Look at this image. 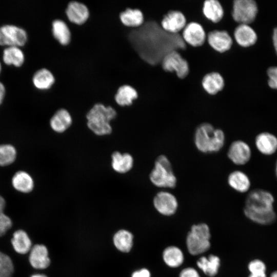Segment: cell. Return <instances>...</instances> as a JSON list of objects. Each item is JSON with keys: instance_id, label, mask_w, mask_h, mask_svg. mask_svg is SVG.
<instances>
[{"instance_id": "obj_1", "label": "cell", "mask_w": 277, "mask_h": 277, "mask_svg": "<svg viewBox=\"0 0 277 277\" xmlns=\"http://www.w3.org/2000/svg\"><path fill=\"white\" fill-rule=\"evenodd\" d=\"M127 39L139 57L146 63L157 66L165 55L185 50L187 44L181 35L165 31L156 21L144 20L140 26L129 27Z\"/></svg>"}, {"instance_id": "obj_2", "label": "cell", "mask_w": 277, "mask_h": 277, "mask_svg": "<svg viewBox=\"0 0 277 277\" xmlns=\"http://www.w3.org/2000/svg\"><path fill=\"white\" fill-rule=\"evenodd\" d=\"M275 199L271 192L256 188L248 193L243 208L245 215L252 222L264 226L273 224L277 216L274 208Z\"/></svg>"}, {"instance_id": "obj_3", "label": "cell", "mask_w": 277, "mask_h": 277, "mask_svg": "<svg viewBox=\"0 0 277 277\" xmlns=\"http://www.w3.org/2000/svg\"><path fill=\"white\" fill-rule=\"evenodd\" d=\"M194 143L197 149L203 153L220 151L225 143V134L221 129L215 128L211 124L203 123L196 128Z\"/></svg>"}, {"instance_id": "obj_4", "label": "cell", "mask_w": 277, "mask_h": 277, "mask_svg": "<svg viewBox=\"0 0 277 277\" xmlns=\"http://www.w3.org/2000/svg\"><path fill=\"white\" fill-rule=\"evenodd\" d=\"M117 115L116 110L111 105L95 103L86 113L87 126L96 135H109L112 131L110 123Z\"/></svg>"}, {"instance_id": "obj_5", "label": "cell", "mask_w": 277, "mask_h": 277, "mask_svg": "<svg viewBox=\"0 0 277 277\" xmlns=\"http://www.w3.org/2000/svg\"><path fill=\"white\" fill-rule=\"evenodd\" d=\"M149 179L153 185L159 188H173L177 184L171 163L164 154L158 156L154 167L149 174Z\"/></svg>"}, {"instance_id": "obj_6", "label": "cell", "mask_w": 277, "mask_h": 277, "mask_svg": "<svg viewBox=\"0 0 277 277\" xmlns=\"http://www.w3.org/2000/svg\"><path fill=\"white\" fill-rule=\"evenodd\" d=\"M161 66L162 70L168 73H174L180 80L186 78L190 73V66L186 60L177 50L172 51L163 57Z\"/></svg>"}, {"instance_id": "obj_7", "label": "cell", "mask_w": 277, "mask_h": 277, "mask_svg": "<svg viewBox=\"0 0 277 277\" xmlns=\"http://www.w3.org/2000/svg\"><path fill=\"white\" fill-rule=\"evenodd\" d=\"M258 13V6L253 0L233 1L231 16L239 24L249 25L253 23Z\"/></svg>"}, {"instance_id": "obj_8", "label": "cell", "mask_w": 277, "mask_h": 277, "mask_svg": "<svg viewBox=\"0 0 277 277\" xmlns=\"http://www.w3.org/2000/svg\"><path fill=\"white\" fill-rule=\"evenodd\" d=\"M26 31L23 28L12 24L0 26V45L7 46H22L27 41Z\"/></svg>"}, {"instance_id": "obj_9", "label": "cell", "mask_w": 277, "mask_h": 277, "mask_svg": "<svg viewBox=\"0 0 277 277\" xmlns=\"http://www.w3.org/2000/svg\"><path fill=\"white\" fill-rule=\"evenodd\" d=\"M184 41L192 48H200L204 46L207 35L203 26L196 22L187 23L182 30L181 35Z\"/></svg>"}, {"instance_id": "obj_10", "label": "cell", "mask_w": 277, "mask_h": 277, "mask_svg": "<svg viewBox=\"0 0 277 277\" xmlns=\"http://www.w3.org/2000/svg\"><path fill=\"white\" fill-rule=\"evenodd\" d=\"M206 41L211 48L219 53L230 51L233 45V39L226 30L210 31L207 34Z\"/></svg>"}, {"instance_id": "obj_11", "label": "cell", "mask_w": 277, "mask_h": 277, "mask_svg": "<svg viewBox=\"0 0 277 277\" xmlns=\"http://www.w3.org/2000/svg\"><path fill=\"white\" fill-rule=\"evenodd\" d=\"M153 204L155 209L161 214L171 216L174 214L178 207L175 196L167 191H160L154 196Z\"/></svg>"}, {"instance_id": "obj_12", "label": "cell", "mask_w": 277, "mask_h": 277, "mask_svg": "<svg viewBox=\"0 0 277 277\" xmlns=\"http://www.w3.org/2000/svg\"><path fill=\"white\" fill-rule=\"evenodd\" d=\"M251 155L252 151L249 145L240 140L232 142L227 151L228 159L236 165L246 164L250 160Z\"/></svg>"}, {"instance_id": "obj_13", "label": "cell", "mask_w": 277, "mask_h": 277, "mask_svg": "<svg viewBox=\"0 0 277 277\" xmlns=\"http://www.w3.org/2000/svg\"><path fill=\"white\" fill-rule=\"evenodd\" d=\"M185 14L181 11L171 10L164 14L161 21L162 28L172 34H179L187 24Z\"/></svg>"}, {"instance_id": "obj_14", "label": "cell", "mask_w": 277, "mask_h": 277, "mask_svg": "<svg viewBox=\"0 0 277 277\" xmlns=\"http://www.w3.org/2000/svg\"><path fill=\"white\" fill-rule=\"evenodd\" d=\"M65 14L70 22L81 25L84 24L89 18V11L84 3L72 0L67 4Z\"/></svg>"}, {"instance_id": "obj_15", "label": "cell", "mask_w": 277, "mask_h": 277, "mask_svg": "<svg viewBox=\"0 0 277 277\" xmlns=\"http://www.w3.org/2000/svg\"><path fill=\"white\" fill-rule=\"evenodd\" d=\"M225 85L223 75L217 71L205 74L201 79V86L206 93L214 96L221 92Z\"/></svg>"}, {"instance_id": "obj_16", "label": "cell", "mask_w": 277, "mask_h": 277, "mask_svg": "<svg viewBox=\"0 0 277 277\" xmlns=\"http://www.w3.org/2000/svg\"><path fill=\"white\" fill-rule=\"evenodd\" d=\"M234 40L242 48H248L255 44L258 35L255 30L249 25L239 24L233 32Z\"/></svg>"}, {"instance_id": "obj_17", "label": "cell", "mask_w": 277, "mask_h": 277, "mask_svg": "<svg viewBox=\"0 0 277 277\" xmlns=\"http://www.w3.org/2000/svg\"><path fill=\"white\" fill-rule=\"evenodd\" d=\"M257 150L265 155H271L277 151V137L269 132H262L256 135L254 140Z\"/></svg>"}, {"instance_id": "obj_18", "label": "cell", "mask_w": 277, "mask_h": 277, "mask_svg": "<svg viewBox=\"0 0 277 277\" xmlns=\"http://www.w3.org/2000/svg\"><path fill=\"white\" fill-rule=\"evenodd\" d=\"M72 117L70 112L64 108L57 109L50 119L51 129L58 133L65 132L72 124Z\"/></svg>"}, {"instance_id": "obj_19", "label": "cell", "mask_w": 277, "mask_h": 277, "mask_svg": "<svg viewBox=\"0 0 277 277\" xmlns=\"http://www.w3.org/2000/svg\"><path fill=\"white\" fill-rule=\"evenodd\" d=\"M29 261L31 266L36 269L47 268L50 263L47 247L42 244H36L29 251Z\"/></svg>"}, {"instance_id": "obj_20", "label": "cell", "mask_w": 277, "mask_h": 277, "mask_svg": "<svg viewBox=\"0 0 277 277\" xmlns=\"http://www.w3.org/2000/svg\"><path fill=\"white\" fill-rule=\"evenodd\" d=\"M12 187L17 192L29 193L34 188V181L32 175L25 170H18L13 175L11 180Z\"/></svg>"}, {"instance_id": "obj_21", "label": "cell", "mask_w": 277, "mask_h": 277, "mask_svg": "<svg viewBox=\"0 0 277 277\" xmlns=\"http://www.w3.org/2000/svg\"><path fill=\"white\" fill-rule=\"evenodd\" d=\"M186 242L188 252L193 255L203 253L210 247V240L191 231L188 232Z\"/></svg>"}, {"instance_id": "obj_22", "label": "cell", "mask_w": 277, "mask_h": 277, "mask_svg": "<svg viewBox=\"0 0 277 277\" xmlns=\"http://www.w3.org/2000/svg\"><path fill=\"white\" fill-rule=\"evenodd\" d=\"M202 8L204 16L212 23L220 22L224 16V8L219 1H204Z\"/></svg>"}, {"instance_id": "obj_23", "label": "cell", "mask_w": 277, "mask_h": 277, "mask_svg": "<svg viewBox=\"0 0 277 277\" xmlns=\"http://www.w3.org/2000/svg\"><path fill=\"white\" fill-rule=\"evenodd\" d=\"M111 167L113 170L119 173H126L130 171L134 163L132 156L127 152L121 153L114 151L111 154Z\"/></svg>"}, {"instance_id": "obj_24", "label": "cell", "mask_w": 277, "mask_h": 277, "mask_svg": "<svg viewBox=\"0 0 277 277\" xmlns=\"http://www.w3.org/2000/svg\"><path fill=\"white\" fill-rule=\"evenodd\" d=\"M228 185L240 193L248 192L251 187V181L246 173L241 170H234L228 176Z\"/></svg>"}, {"instance_id": "obj_25", "label": "cell", "mask_w": 277, "mask_h": 277, "mask_svg": "<svg viewBox=\"0 0 277 277\" xmlns=\"http://www.w3.org/2000/svg\"><path fill=\"white\" fill-rule=\"evenodd\" d=\"M53 37L61 45L66 46L71 40V31L67 24L61 18H55L51 23Z\"/></svg>"}, {"instance_id": "obj_26", "label": "cell", "mask_w": 277, "mask_h": 277, "mask_svg": "<svg viewBox=\"0 0 277 277\" xmlns=\"http://www.w3.org/2000/svg\"><path fill=\"white\" fill-rule=\"evenodd\" d=\"M55 78L53 72L49 69L42 68L36 70L33 75L34 86L40 90H48L54 85Z\"/></svg>"}, {"instance_id": "obj_27", "label": "cell", "mask_w": 277, "mask_h": 277, "mask_svg": "<svg viewBox=\"0 0 277 277\" xmlns=\"http://www.w3.org/2000/svg\"><path fill=\"white\" fill-rule=\"evenodd\" d=\"M138 97L137 91L129 85L121 86L114 95L115 103L122 107H129Z\"/></svg>"}, {"instance_id": "obj_28", "label": "cell", "mask_w": 277, "mask_h": 277, "mask_svg": "<svg viewBox=\"0 0 277 277\" xmlns=\"http://www.w3.org/2000/svg\"><path fill=\"white\" fill-rule=\"evenodd\" d=\"M122 23L125 26L135 28L140 26L144 22V16L139 9L127 8L119 14Z\"/></svg>"}, {"instance_id": "obj_29", "label": "cell", "mask_w": 277, "mask_h": 277, "mask_svg": "<svg viewBox=\"0 0 277 277\" xmlns=\"http://www.w3.org/2000/svg\"><path fill=\"white\" fill-rule=\"evenodd\" d=\"M11 242L15 251L21 254L29 252L32 248L31 241L28 234L23 230L15 231Z\"/></svg>"}, {"instance_id": "obj_30", "label": "cell", "mask_w": 277, "mask_h": 277, "mask_svg": "<svg viewBox=\"0 0 277 277\" xmlns=\"http://www.w3.org/2000/svg\"><path fill=\"white\" fill-rule=\"evenodd\" d=\"M196 265L206 275L213 277L219 271L220 259L213 254H210L208 257L203 256L197 260Z\"/></svg>"}, {"instance_id": "obj_31", "label": "cell", "mask_w": 277, "mask_h": 277, "mask_svg": "<svg viewBox=\"0 0 277 277\" xmlns=\"http://www.w3.org/2000/svg\"><path fill=\"white\" fill-rule=\"evenodd\" d=\"M3 60L7 65L19 67L25 61V54L18 46H7L3 51Z\"/></svg>"}, {"instance_id": "obj_32", "label": "cell", "mask_w": 277, "mask_h": 277, "mask_svg": "<svg viewBox=\"0 0 277 277\" xmlns=\"http://www.w3.org/2000/svg\"><path fill=\"white\" fill-rule=\"evenodd\" d=\"M163 259L168 266L176 268L183 264L184 256L182 251L179 247L170 246L164 250Z\"/></svg>"}, {"instance_id": "obj_33", "label": "cell", "mask_w": 277, "mask_h": 277, "mask_svg": "<svg viewBox=\"0 0 277 277\" xmlns=\"http://www.w3.org/2000/svg\"><path fill=\"white\" fill-rule=\"evenodd\" d=\"M132 234L125 230L118 231L113 237L115 246L124 252H128L130 250L132 246Z\"/></svg>"}, {"instance_id": "obj_34", "label": "cell", "mask_w": 277, "mask_h": 277, "mask_svg": "<svg viewBox=\"0 0 277 277\" xmlns=\"http://www.w3.org/2000/svg\"><path fill=\"white\" fill-rule=\"evenodd\" d=\"M17 155V150L13 145L0 144V167H6L12 164L15 161Z\"/></svg>"}, {"instance_id": "obj_35", "label": "cell", "mask_w": 277, "mask_h": 277, "mask_svg": "<svg viewBox=\"0 0 277 277\" xmlns=\"http://www.w3.org/2000/svg\"><path fill=\"white\" fill-rule=\"evenodd\" d=\"M0 271L12 276L14 266L11 258L0 251Z\"/></svg>"}, {"instance_id": "obj_36", "label": "cell", "mask_w": 277, "mask_h": 277, "mask_svg": "<svg viewBox=\"0 0 277 277\" xmlns=\"http://www.w3.org/2000/svg\"><path fill=\"white\" fill-rule=\"evenodd\" d=\"M248 269L250 273L266 272L267 266L263 261L256 259L251 260L248 263Z\"/></svg>"}, {"instance_id": "obj_37", "label": "cell", "mask_w": 277, "mask_h": 277, "mask_svg": "<svg viewBox=\"0 0 277 277\" xmlns=\"http://www.w3.org/2000/svg\"><path fill=\"white\" fill-rule=\"evenodd\" d=\"M12 225V221L8 215L4 212L0 213V237L5 234Z\"/></svg>"}, {"instance_id": "obj_38", "label": "cell", "mask_w": 277, "mask_h": 277, "mask_svg": "<svg viewBox=\"0 0 277 277\" xmlns=\"http://www.w3.org/2000/svg\"><path fill=\"white\" fill-rule=\"evenodd\" d=\"M267 74L268 77V86L272 89L277 90V66L268 68Z\"/></svg>"}, {"instance_id": "obj_39", "label": "cell", "mask_w": 277, "mask_h": 277, "mask_svg": "<svg viewBox=\"0 0 277 277\" xmlns=\"http://www.w3.org/2000/svg\"><path fill=\"white\" fill-rule=\"evenodd\" d=\"M179 277H200V275L194 268L187 267L181 271Z\"/></svg>"}, {"instance_id": "obj_40", "label": "cell", "mask_w": 277, "mask_h": 277, "mask_svg": "<svg viewBox=\"0 0 277 277\" xmlns=\"http://www.w3.org/2000/svg\"><path fill=\"white\" fill-rule=\"evenodd\" d=\"M132 277H150V273L148 269L143 268L135 271L132 274Z\"/></svg>"}, {"instance_id": "obj_41", "label": "cell", "mask_w": 277, "mask_h": 277, "mask_svg": "<svg viewBox=\"0 0 277 277\" xmlns=\"http://www.w3.org/2000/svg\"><path fill=\"white\" fill-rule=\"evenodd\" d=\"M6 92L4 84L0 81V105L3 103Z\"/></svg>"}, {"instance_id": "obj_42", "label": "cell", "mask_w": 277, "mask_h": 277, "mask_svg": "<svg viewBox=\"0 0 277 277\" xmlns=\"http://www.w3.org/2000/svg\"><path fill=\"white\" fill-rule=\"evenodd\" d=\"M272 43L274 49L277 53V27L275 28L273 31Z\"/></svg>"}, {"instance_id": "obj_43", "label": "cell", "mask_w": 277, "mask_h": 277, "mask_svg": "<svg viewBox=\"0 0 277 277\" xmlns=\"http://www.w3.org/2000/svg\"><path fill=\"white\" fill-rule=\"evenodd\" d=\"M6 207V201L4 197L0 194V213H3Z\"/></svg>"}, {"instance_id": "obj_44", "label": "cell", "mask_w": 277, "mask_h": 277, "mask_svg": "<svg viewBox=\"0 0 277 277\" xmlns=\"http://www.w3.org/2000/svg\"><path fill=\"white\" fill-rule=\"evenodd\" d=\"M248 277H267L266 272L259 273H250Z\"/></svg>"}, {"instance_id": "obj_45", "label": "cell", "mask_w": 277, "mask_h": 277, "mask_svg": "<svg viewBox=\"0 0 277 277\" xmlns=\"http://www.w3.org/2000/svg\"><path fill=\"white\" fill-rule=\"evenodd\" d=\"M30 277H47L46 275L43 274L36 273L31 275Z\"/></svg>"}, {"instance_id": "obj_46", "label": "cell", "mask_w": 277, "mask_h": 277, "mask_svg": "<svg viewBox=\"0 0 277 277\" xmlns=\"http://www.w3.org/2000/svg\"><path fill=\"white\" fill-rule=\"evenodd\" d=\"M269 277H277V270H275L271 272Z\"/></svg>"}, {"instance_id": "obj_47", "label": "cell", "mask_w": 277, "mask_h": 277, "mask_svg": "<svg viewBox=\"0 0 277 277\" xmlns=\"http://www.w3.org/2000/svg\"><path fill=\"white\" fill-rule=\"evenodd\" d=\"M0 277H11V276L0 271Z\"/></svg>"}, {"instance_id": "obj_48", "label": "cell", "mask_w": 277, "mask_h": 277, "mask_svg": "<svg viewBox=\"0 0 277 277\" xmlns=\"http://www.w3.org/2000/svg\"><path fill=\"white\" fill-rule=\"evenodd\" d=\"M275 173L276 177L277 178V160H276V161L275 162Z\"/></svg>"}, {"instance_id": "obj_49", "label": "cell", "mask_w": 277, "mask_h": 277, "mask_svg": "<svg viewBox=\"0 0 277 277\" xmlns=\"http://www.w3.org/2000/svg\"><path fill=\"white\" fill-rule=\"evenodd\" d=\"M1 70H2V64H1V63L0 62V73H1Z\"/></svg>"}]
</instances>
